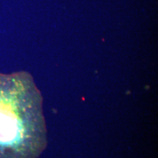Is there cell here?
<instances>
[{"label": "cell", "mask_w": 158, "mask_h": 158, "mask_svg": "<svg viewBox=\"0 0 158 158\" xmlns=\"http://www.w3.org/2000/svg\"><path fill=\"white\" fill-rule=\"evenodd\" d=\"M47 146L42 97L30 74H0V158H37Z\"/></svg>", "instance_id": "1"}]
</instances>
